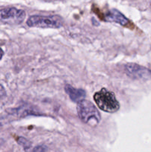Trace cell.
<instances>
[{
  "instance_id": "1",
  "label": "cell",
  "mask_w": 151,
  "mask_h": 152,
  "mask_svg": "<svg viewBox=\"0 0 151 152\" xmlns=\"http://www.w3.org/2000/svg\"><path fill=\"white\" fill-rule=\"evenodd\" d=\"M93 99L98 107L105 112L115 113L120 108V104L113 92L107 90L105 88L96 92Z\"/></svg>"
},
{
  "instance_id": "2",
  "label": "cell",
  "mask_w": 151,
  "mask_h": 152,
  "mask_svg": "<svg viewBox=\"0 0 151 152\" xmlns=\"http://www.w3.org/2000/svg\"><path fill=\"white\" fill-rule=\"evenodd\" d=\"M77 113L80 120L84 123L96 126L101 120L99 111L89 100L83 99L77 103Z\"/></svg>"
},
{
  "instance_id": "3",
  "label": "cell",
  "mask_w": 151,
  "mask_h": 152,
  "mask_svg": "<svg viewBox=\"0 0 151 152\" xmlns=\"http://www.w3.org/2000/svg\"><path fill=\"white\" fill-rule=\"evenodd\" d=\"M63 23L62 18L57 15H33L30 16L27 21V25L29 27L40 28H59L62 27Z\"/></svg>"
},
{
  "instance_id": "4",
  "label": "cell",
  "mask_w": 151,
  "mask_h": 152,
  "mask_svg": "<svg viewBox=\"0 0 151 152\" xmlns=\"http://www.w3.org/2000/svg\"><path fill=\"white\" fill-rule=\"evenodd\" d=\"M126 74L133 80L147 81L151 79V71L135 63H128L124 66Z\"/></svg>"
},
{
  "instance_id": "5",
  "label": "cell",
  "mask_w": 151,
  "mask_h": 152,
  "mask_svg": "<svg viewBox=\"0 0 151 152\" xmlns=\"http://www.w3.org/2000/svg\"><path fill=\"white\" fill-rule=\"evenodd\" d=\"M1 19L10 24H20L26 16L25 10L16 7H7L0 10Z\"/></svg>"
},
{
  "instance_id": "6",
  "label": "cell",
  "mask_w": 151,
  "mask_h": 152,
  "mask_svg": "<svg viewBox=\"0 0 151 152\" xmlns=\"http://www.w3.org/2000/svg\"><path fill=\"white\" fill-rule=\"evenodd\" d=\"M105 19L107 21L115 22L122 26H127L130 22L129 19H127L124 15H123L121 12L118 11L116 9H112L111 10H110L109 13L106 15Z\"/></svg>"
},
{
  "instance_id": "7",
  "label": "cell",
  "mask_w": 151,
  "mask_h": 152,
  "mask_svg": "<svg viewBox=\"0 0 151 152\" xmlns=\"http://www.w3.org/2000/svg\"><path fill=\"white\" fill-rule=\"evenodd\" d=\"M65 90L71 100L73 102H77V103L80 101L83 100L86 96L85 91L81 88H75L70 85L65 86Z\"/></svg>"
},
{
  "instance_id": "8",
  "label": "cell",
  "mask_w": 151,
  "mask_h": 152,
  "mask_svg": "<svg viewBox=\"0 0 151 152\" xmlns=\"http://www.w3.org/2000/svg\"><path fill=\"white\" fill-rule=\"evenodd\" d=\"M17 142L19 145H21L22 147H23L24 149H25V151H28V150L30 148V147H31L30 142V141H28V140L25 139V138L19 137V139H18Z\"/></svg>"
},
{
  "instance_id": "9",
  "label": "cell",
  "mask_w": 151,
  "mask_h": 152,
  "mask_svg": "<svg viewBox=\"0 0 151 152\" xmlns=\"http://www.w3.org/2000/svg\"><path fill=\"white\" fill-rule=\"evenodd\" d=\"M32 152H46V147L44 145H39L34 148Z\"/></svg>"
},
{
  "instance_id": "10",
  "label": "cell",
  "mask_w": 151,
  "mask_h": 152,
  "mask_svg": "<svg viewBox=\"0 0 151 152\" xmlns=\"http://www.w3.org/2000/svg\"><path fill=\"white\" fill-rule=\"evenodd\" d=\"M6 96V91L4 90V87L0 84V98H2Z\"/></svg>"
},
{
  "instance_id": "11",
  "label": "cell",
  "mask_w": 151,
  "mask_h": 152,
  "mask_svg": "<svg viewBox=\"0 0 151 152\" xmlns=\"http://www.w3.org/2000/svg\"><path fill=\"white\" fill-rule=\"evenodd\" d=\"M3 55H4V52H3L2 49H1V48H0V60H1V58H2Z\"/></svg>"
}]
</instances>
